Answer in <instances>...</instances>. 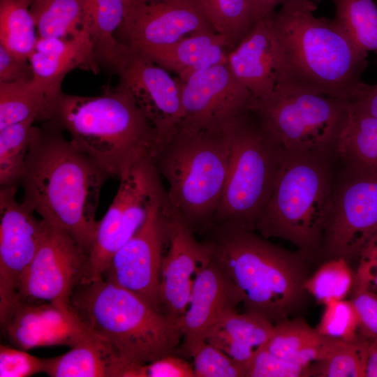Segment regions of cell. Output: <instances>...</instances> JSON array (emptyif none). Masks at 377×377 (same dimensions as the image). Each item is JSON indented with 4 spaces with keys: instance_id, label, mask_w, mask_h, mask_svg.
<instances>
[{
    "instance_id": "bcb514c9",
    "label": "cell",
    "mask_w": 377,
    "mask_h": 377,
    "mask_svg": "<svg viewBox=\"0 0 377 377\" xmlns=\"http://www.w3.org/2000/svg\"><path fill=\"white\" fill-rule=\"evenodd\" d=\"M286 0H251L256 20L270 14Z\"/></svg>"
},
{
    "instance_id": "f35d334b",
    "label": "cell",
    "mask_w": 377,
    "mask_h": 377,
    "mask_svg": "<svg viewBox=\"0 0 377 377\" xmlns=\"http://www.w3.org/2000/svg\"><path fill=\"white\" fill-rule=\"evenodd\" d=\"M307 376V368L281 359L265 346L258 349L246 367V377Z\"/></svg>"
},
{
    "instance_id": "cb8c5ba5",
    "label": "cell",
    "mask_w": 377,
    "mask_h": 377,
    "mask_svg": "<svg viewBox=\"0 0 377 377\" xmlns=\"http://www.w3.org/2000/svg\"><path fill=\"white\" fill-rule=\"evenodd\" d=\"M274 325L263 316L237 309L223 315L206 332L203 339L246 367L256 352L269 340Z\"/></svg>"
},
{
    "instance_id": "8fae6325",
    "label": "cell",
    "mask_w": 377,
    "mask_h": 377,
    "mask_svg": "<svg viewBox=\"0 0 377 377\" xmlns=\"http://www.w3.org/2000/svg\"><path fill=\"white\" fill-rule=\"evenodd\" d=\"M105 66L118 75L119 84L130 93L153 128L154 154L182 121L179 78L121 41Z\"/></svg>"
},
{
    "instance_id": "6da1fadb",
    "label": "cell",
    "mask_w": 377,
    "mask_h": 377,
    "mask_svg": "<svg viewBox=\"0 0 377 377\" xmlns=\"http://www.w3.org/2000/svg\"><path fill=\"white\" fill-rule=\"evenodd\" d=\"M63 131L51 120L34 126L19 184L22 202L89 253L98 223L101 190L111 176L78 151Z\"/></svg>"
},
{
    "instance_id": "2e32d148",
    "label": "cell",
    "mask_w": 377,
    "mask_h": 377,
    "mask_svg": "<svg viewBox=\"0 0 377 377\" xmlns=\"http://www.w3.org/2000/svg\"><path fill=\"white\" fill-rule=\"evenodd\" d=\"M0 322L6 340L24 350L53 346L72 348L94 335L70 305L53 302L17 298L0 312Z\"/></svg>"
},
{
    "instance_id": "e0dca14e",
    "label": "cell",
    "mask_w": 377,
    "mask_h": 377,
    "mask_svg": "<svg viewBox=\"0 0 377 377\" xmlns=\"http://www.w3.org/2000/svg\"><path fill=\"white\" fill-rule=\"evenodd\" d=\"M17 188L0 189V312L17 298L20 279L34 257L46 226L17 200Z\"/></svg>"
},
{
    "instance_id": "d590c367",
    "label": "cell",
    "mask_w": 377,
    "mask_h": 377,
    "mask_svg": "<svg viewBox=\"0 0 377 377\" xmlns=\"http://www.w3.org/2000/svg\"><path fill=\"white\" fill-rule=\"evenodd\" d=\"M322 336L301 318H291L274 325L265 347L275 356L293 363L300 353Z\"/></svg>"
},
{
    "instance_id": "9a60e30c",
    "label": "cell",
    "mask_w": 377,
    "mask_h": 377,
    "mask_svg": "<svg viewBox=\"0 0 377 377\" xmlns=\"http://www.w3.org/2000/svg\"><path fill=\"white\" fill-rule=\"evenodd\" d=\"M209 29L214 30L191 0H125L118 31L124 43L145 53Z\"/></svg>"
},
{
    "instance_id": "4fadbf2b",
    "label": "cell",
    "mask_w": 377,
    "mask_h": 377,
    "mask_svg": "<svg viewBox=\"0 0 377 377\" xmlns=\"http://www.w3.org/2000/svg\"><path fill=\"white\" fill-rule=\"evenodd\" d=\"M88 259L89 253L68 233L46 221L37 251L20 279L17 298L69 305L84 280Z\"/></svg>"
},
{
    "instance_id": "e575fe53",
    "label": "cell",
    "mask_w": 377,
    "mask_h": 377,
    "mask_svg": "<svg viewBox=\"0 0 377 377\" xmlns=\"http://www.w3.org/2000/svg\"><path fill=\"white\" fill-rule=\"evenodd\" d=\"M354 275L343 258H333L323 264L306 279L304 287L308 294L322 303L343 300L353 287Z\"/></svg>"
},
{
    "instance_id": "5bb4252c",
    "label": "cell",
    "mask_w": 377,
    "mask_h": 377,
    "mask_svg": "<svg viewBox=\"0 0 377 377\" xmlns=\"http://www.w3.org/2000/svg\"><path fill=\"white\" fill-rule=\"evenodd\" d=\"M171 207L168 197L153 207L141 228L115 252L102 276L161 311V271Z\"/></svg>"
},
{
    "instance_id": "74e56055",
    "label": "cell",
    "mask_w": 377,
    "mask_h": 377,
    "mask_svg": "<svg viewBox=\"0 0 377 377\" xmlns=\"http://www.w3.org/2000/svg\"><path fill=\"white\" fill-rule=\"evenodd\" d=\"M325 308L316 330L320 334L336 339L349 341L359 334V322L350 301L333 300Z\"/></svg>"
},
{
    "instance_id": "30bf717a",
    "label": "cell",
    "mask_w": 377,
    "mask_h": 377,
    "mask_svg": "<svg viewBox=\"0 0 377 377\" xmlns=\"http://www.w3.org/2000/svg\"><path fill=\"white\" fill-rule=\"evenodd\" d=\"M119 179L112 202L98 221L83 282L102 276L115 252L141 228L151 208L168 197L151 156L135 163Z\"/></svg>"
},
{
    "instance_id": "7402d4cb",
    "label": "cell",
    "mask_w": 377,
    "mask_h": 377,
    "mask_svg": "<svg viewBox=\"0 0 377 377\" xmlns=\"http://www.w3.org/2000/svg\"><path fill=\"white\" fill-rule=\"evenodd\" d=\"M240 303L237 288L210 257L195 278L187 309L177 323L182 345L203 339L214 323Z\"/></svg>"
},
{
    "instance_id": "5b68a950",
    "label": "cell",
    "mask_w": 377,
    "mask_h": 377,
    "mask_svg": "<svg viewBox=\"0 0 377 377\" xmlns=\"http://www.w3.org/2000/svg\"><path fill=\"white\" fill-rule=\"evenodd\" d=\"M69 305L90 332L112 346L126 368L172 354L182 340L177 324L163 311L103 276L80 283Z\"/></svg>"
},
{
    "instance_id": "4dcf8cb0",
    "label": "cell",
    "mask_w": 377,
    "mask_h": 377,
    "mask_svg": "<svg viewBox=\"0 0 377 377\" xmlns=\"http://www.w3.org/2000/svg\"><path fill=\"white\" fill-rule=\"evenodd\" d=\"M32 0H0V45L27 59L38 36L29 10Z\"/></svg>"
},
{
    "instance_id": "484cf974",
    "label": "cell",
    "mask_w": 377,
    "mask_h": 377,
    "mask_svg": "<svg viewBox=\"0 0 377 377\" xmlns=\"http://www.w3.org/2000/svg\"><path fill=\"white\" fill-rule=\"evenodd\" d=\"M334 154L344 168L377 175V117L349 106Z\"/></svg>"
},
{
    "instance_id": "836d02e7",
    "label": "cell",
    "mask_w": 377,
    "mask_h": 377,
    "mask_svg": "<svg viewBox=\"0 0 377 377\" xmlns=\"http://www.w3.org/2000/svg\"><path fill=\"white\" fill-rule=\"evenodd\" d=\"M34 119L0 129V185L15 186L22 177L34 131Z\"/></svg>"
},
{
    "instance_id": "1f68e13d",
    "label": "cell",
    "mask_w": 377,
    "mask_h": 377,
    "mask_svg": "<svg viewBox=\"0 0 377 377\" xmlns=\"http://www.w3.org/2000/svg\"><path fill=\"white\" fill-rule=\"evenodd\" d=\"M334 20L361 51L377 54V6L373 0H331Z\"/></svg>"
},
{
    "instance_id": "60d3db41",
    "label": "cell",
    "mask_w": 377,
    "mask_h": 377,
    "mask_svg": "<svg viewBox=\"0 0 377 377\" xmlns=\"http://www.w3.org/2000/svg\"><path fill=\"white\" fill-rule=\"evenodd\" d=\"M40 372H44L43 358L12 346L1 344V377H27Z\"/></svg>"
},
{
    "instance_id": "d6986e66",
    "label": "cell",
    "mask_w": 377,
    "mask_h": 377,
    "mask_svg": "<svg viewBox=\"0 0 377 377\" xmlns=\"http://www.w3.org/2000/svg\"><path fill=\"white\" fill-rule=\"evenodd\" d=\"M209 258L205 244L196 239L193 230L172 206L168 220V245L161 265L159 301L162 311L175 323L185 313L195 278Z\"/></svg>"
},
{
    "instance_id": "7bdbcfd3",
    "label": "cell",
    "mask_w": 377,
    "mask_h": 377,
    "mask_svg": "<svg viewBox=\"0 0 377 377\" xmlns=\"http://www.w3.org/2000/svg\"><path fill=\"white\" fill-rule=\"evenodd\" d=\"M350 302L357 316L360 334L370 341L377 339V295L353 290Z\"/></svg>"
},
{
    "instance_id": "8992f818",
    "label": "cell",
    "mask_w": 377,
    "mask_h": 377,
    "mask_svg": "<svg viewBox=\"0 0 377 377\" xmlns=\"http://www.w3.org/2000/svg\"><path fill=\"white\" fill-rule=\"evenodd\" d=\"M334 160L333 152L283 151L256 226L261 236L286 240L307 256L321 250L337 181Z\"/></svg>"
},
{
    "instance_id": "7dc6e473",
    "label": "cell",
    "mask_w": 377,
    "mask_h": 377,
    "mask_svg": "<svg viewBox=\"0 0 377 377\" xmlns=\"http://www.w3.org/2000/svg\"><path fill=\"white\" fill-rule=\"evenodd\" d=\"M365 377H377V339L370 341Z\"/></svg>"
},
{
    "instance_id": "603a6c76",
    "label": "cell",
    "mask_w": 377,
    "mask_h": 377,
    "mask_svg": "<svg viewBox=\"0 0 377 377\" xmlns=\"http://www.w3.org/2000/svg\"><path fill=\"white\" fill-rule=\"evenodd\" d=\"M232 48L225 36L209 29L143 54L184 80L193 73L226 62Z\"/></svg>"
},
{
    "instance_id": "f1b7e54d",
    "label": "cell",
    "mask_w": 377,
    "mask_h": 377,
    "mask_svg": "<svg viewBox=\"0 0 377 377\" xmlns=\"http://www.w3.org/2000/svg\"><path fill=\"white\" fill-rule=\"evenodd\" d=\"M48 115L45 92L33 79L0 82V129L29 119L46 121Z\"/></svg>"
},
{
    "instance_id": "ffe728a7",
    "label": "cell",
    "mask_w": 377,
    "mask_h": 377,
    "mask_svg": "<svg viewBox=\"0 0 377 377\" xmlns=\"http://www.w3.org/2000/svg\"><path fill=\"white\" fill-rule=\"evenodd\" d=\"M226 63L252 99L266 96L278 88L282 75V50L269 15L256 21L229 51Z\"/></svg>"
},
{
    "instance_id": "ba28073f",
    "label": "cell",
    "mask_w": 377,
    "mask_h": 377,
    "mask_svg": "<svg viewBox=\"0 0 377 377\" xmlns=\"http://www.w3.org/2000/svg\"><path fill=\"white\" fill-rule=\"evenodd\" d=\"M283 154L251 110L235 117L230 124L226 182L211 225L228 223L255 230L272 191Z\"/></svg>"
},
{
    "instance_id": "52a82bcc",
    "label": "cell",
    "mask_w": 377,
    "mask_h": 377,
    "mask_svg": "<svg viewBox=\"0 0 377 377\" xmlns=\"http://www.w3.org/2000/svg\"><path fill=\"white\" fill-rule=\"evenodd\" d=\"M234 118L209 128L179 126L151 156L167 182L172 207L193 230L211 225L220 203L228 172Z\"/></svg>"
},
{
    "instance_id": "277c9868",
    "label": "cell",
    "mask_w": 377,
    "mask_h": 377,
    "mask_svg": "<svg viewBox=\"0 0 377 377\" xmlns=\"http://www.w3.org/2000/svg\"><path fill=\"white\" fill-rule=\"evenodd\" d=\"M47 120L68 132L72 145L111 177L119 178L138 161L151 157L155 148L153 128L119 84L96 96L62 92Z\"/></svg>"
},
{
    "instance_id": "9c48e42d",
    "label": "cell",
    "mask_w": 377,
    "mask_h": 377,
    "mask_svg": "<svg viewBox=\"0 0 377 377\" xmlns=\"http://www.w3.org/2000/svg\"><path fill=\"white\" fill-rule=\"evenodd\" d=\"M348 101L306 91L276 89L249 106L285 151L333 152Z\"/></svg>"
},
{
    "instance_id": "8d00e7d4",
    "label": "cell",
    "mask_w": 377,
    "mask_h": 377,
    "mask_svg": "<svg viewBox=\"0 0 377 377\" xmlns=\"http://www.w3.org/2000/svg\"><path fill=\"white\" fill-rule=\"evenodd\" d=\"M180 350L193 358L194 377H246L244 365L204 339L181 345Z\"/></svg>"
},
{
    "instance_id": "b9f144b4",
    "label": "cell",
    "mask_w": 377,
    "mask_h": 377,
    "mask_svg": "<svg viewBox=\"0 0 377 377\" xmlns=\"http://www.w3.org/2000/svg\"><path fill=\"white\" fill-rule=\"evenodd\" d=\"M353 290H364L377 295V232L360 251Z\"/></svg>"
},
{
    "instance_id": "ac0fdd59",
    "label": "cell",
    "mask_w": 377,
    "mask_h": 377,
    "mask_svg": "<svg viewBox=\"0 0 377 377\" xmlns=\"http://www.w3.org/2000/svg\"><path fill=\"white\" fill-rule=\"evenodd\" d=\"M179 81V126L202 128L224 124L249 110L252 101L251 94L235 77L226 61Z\"/></svg>"
},
{
    "instance_id": "ee69618b",
    "label": "cell",
    "mask_w": 377,
    "mask_h": 377,
    "mask_svg": "<svg viewBox=\"0 0 377 377\" xmlns=\"http://www.w3.org/2000/svg\"><path fill=\"white\" fill-rule=\"evenodd\" d=\"M33 79V73L25 58L17 56L0 45V82H15Z\"/></svg>"
},
{
    "instance_id": "ab89813d",
    "label": "cell",
    "mask_w": 377,
    "mask_h": 377,
    "mask_svg": "<svg viewBox=\"0 0 377 377\" xmlns=\"http://www.w3.org/2000/svg\"><path fill=\"white\" fill-rule=\"evenodd\" d=\"M123 377H194L193 367L174 353L145 364L128 366Z\"/></svg>"
},
{
    "instance_id": "f546056e",
    "label": "cell",
    "mask_w": 377,
    "mask_h": 377,
    "mask_svg": "<svg viewBox=\"0 0 377 377\" xmlns=\"http://www.w3.org/2000/svg\"><path fill=\"white\" fill-rule=\"evenodd\" d=\"M216 32L232 48L257 20L251 0H191Z\"/></svg>"
},
{
    "instance_id": "3957f363",
    "label": "cell",
    "mask_w": 377,
    "mask_h": 377,
    "mask_svg": "<svg viewBox=\"0 0 377 377\" xmlns=\"http://www.w3.org/2000/svg\"><path fill=\"white\" fill-rule=\"evenodd\" d=\"M211 258L237 288L245 311L272 324L293 318L306 301L307 256L281 248L254 230L232 224L211 225Z\"/></svg>"
},
{
    "instance_id": "4316f807",
    "label": "cell",
    "mask_w": 377,
    "mask_h": 377,
    "mask_svg": "<svg viewBox=\"0 0 377 377\" xmlns=\"http://www.w3.org/2000/svg\"><path fill=\"white\" fill-rule=\"evenodd\" d=\"M84 0H32L29 10L38 36L68 38L85 28Z\"/></svg>"
},
{
    "instance_id": "44dd1931",
    "label": "cell",
    "mask_w": 377,
    "mask_h": 377,
    "mask_svg": "<svg viewBox=\"0 0 377 377\" xmlns=\"http://www.w3.org/2000/svg\"><path fill=\"white\" fill-rule=\"evenodd\" d=\"M33 80L45 92L49 115L59 95L65 76L75 68L98 73L100 71L94 45L88 30L68 38L38 36L34 49L28 58Z\"/></svg>"
},
{
    "instance_id": "d4e9b609",
    "label": "cell",
    "mask_w": 377,
    "mask_h": 377,
    "mask_svg": "<svg viewBox=\"0 0 377 377\" xmlns=\"http://www.w3.org/2000/svg\"><path fill=\"white\" fill-rule=\"evenodd\" d=\"M43 360L44 373L52 377H122L126 368L112 346L95 334L63 355Z\"/></svg>"
},
{
    "instance_id": "83f0119b",
    "label": "cell",
    "mask_w": 377,
    "mask_h": 377,
    "mask_svg": "<svg viewBox=\"0 0 377 377\" xmlns=\"http://www.w3.org/2000/svg\"><path fill=\"white\" fill-rule=\"evenodd\" d=\"M125 14V0H84L85 28L92 39L100 65H105L120 43L114 32Z\"/></svg>"
},
{
    "instance_id": "7c38bea8",
    "label": "cell",
    "mask_w": 377,
    "mask_h": 377,
    "mask_svg": "<svg viewBox=\"0 0 377 377\" xmlns=\"http://www.w3.org/2000/svg\"><path fill=\"white\" fill-rule=\"evenodd\" d=\"M377 232V175L344 168L336 181L321 250L328 260L358 257Z\"/></svg>"
},
{
    "instance_id": "d6a6232c",
    "label": "cell",
    "mask_w": 377,
    "mask_h": 377,
    "mask_svg": "<svg viewBox=\"0 0 377 377\" xmlns=\"http://www.w3.org/2000/svg\"><path fill=\"white\" fill-rule=\"evenodd\" d=\"M370 340L359 334L339 340L329 355L309 365L307 376L365 377Z\"/></svg>"
},
{
    "instance_id": "7a4b0ae2",
    "label": "cell",
    "mask_w": 377,
    "mask_h": 377,
    "mask_svg": "<svg viewBox=\"0 0 377 377\" xmlns=\"http://www.w3.org/2000/svg\"><path fill=\"white\" fill-rule=\"evenodd\" d=\"M318 1L286 0L269 14L283 57L276 89L311 91L351 102L365 84L361 77L368 54L334 19L315 15Z\"/></svg>"
},
{
    "instance_id": "f6af8a7d",
    "label": "cell",
    "mask_w": 377,
    "mask_h": 377,
    "mask_svg": "<svg viewBox=\"0 0 377 377\" xmlns=\"http://www.w3.org/2000/svg\"><path fill=\"white\" fill-rule=\"evenodd\" d=\"M350 105L355 110L377 117V83L364 84L359 95Z\"/></svg>"
}]
</instances>
